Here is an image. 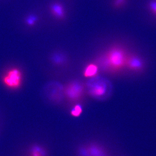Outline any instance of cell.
Returning <instances> with one entry per match:
<instances>
[{"label":"cell","instance_id":"obj_1","mask_svg":"<svg viewBox=\"0 0 156 156\" xmlns=\"http://www.w3.org/2000/svg\"><path fill=\"white\" fill-rule=\"evenodd\" d=\"M42 19L37 9L27 5L15 14L14 27L22 33H30L38 27Z\"/></svg>","mask_w":156,"mask_h":156},{"label":"cell","instance_id":"obj_2","mask_svg":"<svg viewBox=\"0 0 156 156\" xmlns=\"http://www.w3.org/2000/svg\"><path fill=\"white\" fill-rule=\"evenodd\" d=\"M87 91L94 98L102 100L111 94L112 86L110 82L105 78L95 76L89 79L87 83Z\"/></svg>","mask_w":156,"mask_h":156},{"label":"cell","instance_id":"obj_3","mask_svg":"<svg viewBox=\"0 0 156 156\" xmlns=\"http://www.w3.org/2000/svg\"><path fill=\"white\" fill-rule=\"evenodd\" d=\"M127 56L122 48L116 47L109 52L105 58V64L113 69L118 70L126 66Z\"/></svg>","mask_w":156,"mask_h":156},{"label":"cell","instance_id":"obj_4","mask_svg":"<svg viewBox=\"0 0 156 156\" xmlns=\"http://www.w3.org/2000/svg\"><path fill=\"white\" fill-rule=\"evenodd\" d=\"M2 80L7 88L11 89H17L22 83V72L17 68H11L5 73Z\"/></svg>","mask_w":156,"mask_h":156},{"label":"cell","instance_id":"obj_5","mask_svg":"<svg viewBox=\"0 0 156 156\" xmlns=\"http://www.w3.org/2000/svg\"><path fill=\"white\" fill-rule=\"evenodd\" d=\"M78 154L79 156H108L103 147L95 144L80 148Z\"/></svg>","mask_w":156,"mask_h":156},{"label":"cell","instance_id":"obj_6","mask_svg":"<svg viewBox=\"0 0 156 156\" xmlns=\"http://www.w3.org/2000/svg\"><path fill=\"white\" fill-rule=\"evenodd\" d=\"M83 88L80 82L74 81L68 85L64 89V92L69 99L76 100L83 95Z\"/></svg>","mask_w":156,"mask_h":156},{"label":"cell","instance_id":"obj_7","mask_svg":"<svg viewBox=\"0 0 156 156\" xmlns=\"http://www.w3.org/2000/svg\"><path fill=\"white\" fill-rule=\"evenodd\" d=\"M45 88V93L48 96V98L50 100H59L62 97L64 89L61 84L56 83H50Z\"/></svg>","mask_w":156,"mask_h":156},{"label":"cell","instance_id":"obj_8","mask_svg":"<svg viewBox=\"0 0 156 156\" xmlns=\"http://www.w3.org/2000/svg\"><path fill=\"white\" fill-rule=\"evenodd\" d=\"M126 66L133 71L139 72L142 71L144 68V62L140 56L132 55L127 57Z\"/></svg>","mask_w":156,"mask_h":156},{"label":"cell","instance_id":"obj_9","mask_svg":"<svg viewBox=\"0 0 156 156\" xmlns=\"http://www.w3.org/2000/svg\"><path fill=\"white\" fill-rule=\"evenodd\" d=\"M27 156H48V153L44 147L33 144L29 147Z\"/></svg>","mask_w":156,"mask_h":156},{"label":"cell","instance_id":"obj_10","mask_svg":"<svg viewBox=\"0 0 156 156\" xmlns=\"http://www.w3.org/2000/svg\"><path fill=\"white\" fill-rule=\"evenodd\" d=\"M49 10L52 15L58 18L64 17V11L61 4L57 2H53L49 6Z\"/></svg>","mask_w":156,"mask_h":156},{"label":"cell","instance_id":"obj_11","mask_svg":"<svg viewBox=\"0 0 156 156\" xmlns=\"http://www.w3.org/2000/svg\"><path fill=\"white\" fill-rule=\"evenodd\" d=\"M50 59L54 64L58 65L63 64L66 60V56L62 53H53L51 56Z\"/></svg>","mask_w":156,"mask_h":156},{"label":"cell","instance_id":"obj_12","mask_svg":"<svg viewBox=\"0 0 156 156\" xmlns=\"http://www.w3.org/2000/svg\"><path fill=\"white\" fill-rule=\"evenodd\" d=\"M98 72L97 66L94 64H90L87 66L84 71V75L88 77H93L96 76Z\"/></svg>","mask_w":156,"mask_h":156},{"label":"cell","instance_id":"obj_13","mask_svg":"<svg viewBox=\"0 0 156 156\" xmlns=\"http://www.w3.org/2000/svg\"><path fill=\"white\" fill-rule=\"evenodd\" d=\"M146 8L150 14L156 18V0H149Z\"/></svg>","mask_w":156,"mask_h":156},{"label":"cell","instance_id":"obj_14","mask_svg":"<svg viewBox=\"0 0 156 156\" xmlns=\"http://www.w3.org/2000/svg\"><path fill=\"white\" fill-rule=\"evenodd\" d=\"M83 112V108L80 105H76L73 108L71 111V114L74 117H79Z\"/></svg>","mask_w":156,"mask_h":156},{"label":"cell","instance_id":"obj_15","mask_svg":"<svg viewBox=\"0 0 156 156\" xmlns=\"http://www.w3.org/2000/svg\"><path fill=\"white\" fill-rule=\"evenodd\" d=\"M126 0H115L114 5L117 8H120L125 5Z\"/></svg>","mask_w":156,"mask_h":156},{"label":"cell","instance_id":"obj_16","mask_svg":"<svg viewBox=\"0 0 156 156\" xmlns=\"http://www.w3.org/2000/svg\"><path fill=\"white\" fill-rule=\"evenodd\" d=\"M14 0H0V6L7 5L14 2Z\"/></svg>","mask_w":156,"mask_h":156}]
</instances>
